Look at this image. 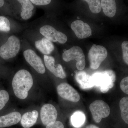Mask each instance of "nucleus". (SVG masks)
Returning <instances> with one entry per match:
<instances>
[{"label":"nucleus","instance_id":"1","mask_svg":"<svg viewBox=\"0 0 128 128\" xmlns=\"http://www.w3.org/2000/svg\"><path fill=\"white\" fill-rule=\"evenodd\" d=\"M33 85L32 74L25 70H21L14 75L12 86L14 94L20 99H25L27 98L28 92Z\"/></svg>","mask_w":128,"mask_h":128},{"label":"nucleus","instance_id":"2","mask_svg":"<svg viewBox=\"0 0 128 128\" xmlns=\"http://www.w3.org/2000/svg\"><path fill=\"white\" fill-rule=\"evenodd\" d=\"M92 77L94 86L104 93L113 87L116 78L115 73L112 70L96 72Z\"/></svg>","mask_w":128,"mask_h":128},{"label":"nucleus","instance_id":"3","mask_svg":"<svg viewBox=\"0 0 128 128\" xmlns=\"http://www.w3.org/2000/svg\"><path fill=\"white\" fill-rule=\"evenodd\" d=\"M20 48V41L14 35L10 36L7 41L0 47V57L4 60L16 57Z\"/></svg>","mask_w":128,"mask_h":128},{"label":"nucleus","instance_id":"4","mask_svg":"<svg viewBox=\"0 0 128 128\" xmlns=\"http://www.w3.org/2000/svg\"><path fill=\"white\" fill-rule=\"evenodd\" d=\"M90 66L93 70L98 68L108 56V51L104 46L94 44L88 53Z\"/></svg>","mask_w":128,"mask_h":128},{"label":"nucleus","instance_id":"5","mask_svg":"<svg viewBox=\"0 0 128 128\" xmlns=\"http://www.w3.org/2000/svg\"><path fill=\"white\" fill-rule=\"evenodd\" d=\"M62 58L64 61L66 62L76 60L77 62L76 67L79 70H82L86 66L85 55L82 49L79 46H73L66 50L63 53Z\"/></svg>","mask_w":128,"mask_h":128},{"label":"nucleus","instance_id":"6","mask_svg":"<svg viewBox=\"0 0 128 128\" xmlns=\"http://www.w3.org/2000/svg\"><path fill=\"white\" fill-rule=\"evenodd\" d=\"M89 109L93 119L97 123L100 122L102 118L108 116L110 114V107L102 100L94 101L90 104Z\"/></svg>","mask_w":128,"mask_h":128},{"label":"nucleus","instance_id":"7","mask_svg":"<svg viewBox=\"0 0 128 128\" xmlns=\"http://www.w3.org/2000/svg\"><path fill=\"white\" fill-rule=\"evenodd\" d=\"M40 32L44 38L52 42L64 44L67 41V37L65 34L57 31L50 25H45L41 27Z\"/></svg>","mask_w":128,"mask_h":128},{"label":"nucleus","instance_id":"8","mask_svg":"<svg viewBox=\"0 0 128 128\" xmlns=\"http://www.w3.org/2000/svg\"><path fill=\"white\" fill-rule=\"evenodd\" d=\"M57 93L62 98L72 102L80 101V96L78 92L70 85L62 82L57 86Z\"/></svg>","mask_w":128,"mask_h":128},{"label":"nucleus","instance_id":"9","mask_svg":"<svg viewBox=\"0 0 128 128\" xmlns=\"http://www.w3.org/2000/svg\"><path fill=\"white\" fill-rule=\"evenodd\" d=\"M23 55L26 62L38 73L41 74L45 73L46 70L43 62L34 50H27L24 52Z\"/></svg>","mask_w":128,"mask_h":128},{"label":"nucleus","instance_id":"10","mask_svg":"<svg viewBox=\"0 0 128 128\" xmlns=\"http://www.w3.org/2000/svg\"><path fill=\"white\" fill-rule=\"evenodd\" d=\"M57 116V110L52 104H46L41 108L40 116L42 123L45 126L56 121Z\"/></svg>","mask_w":128,"mask_h":128},{"label":"nucleus","instance_id":"11","mask_svg":"<svg viewBox=\"0 0 128 128\" xmlns=\"http://www.w3.org/2000/svg\"><path fill=\"white\" fill-rule=\"evenodd\" d=\"M71 28L76 36L80 39L86 38L92 35L90 27L80 20L73 22L71 24Z\"/></svg>","mask_w":128,"mask_h":128},{"label":"nucleus","instance_id":"12","mask_svg":"<svg viewBox=\"0 0 128 128\" xmlns=\"http://www.w3.org/2000/svg\"><path fill=\"white\" fill-rule=\"evenodd\" d=\"M44 64L47 69L54 75L58 78L64 79L66 75L60 64L55 65V59L54 57L48 55L44 56Z\"/></svg>","mask_w":128,"mask_h":128},{"label":"nucleus","instance_id":"13","mask_svg":"<svg viewBox=\"0 0 128 128\" xmlns=\"http://www.w3.org/2000/svg\"><path fill=\"white\" fill-rule=\"evenodd\" d=\"M22 116L19 112H12L0 116V128H5L16 124L20 121Z\"/></svg>","mask_w":128,"mask_h":128},{"label":"nucleus","instance_id":"14","mask_svg":"<svg viewBox=\"0 0 128 128\" xmlns=\"http://www.w3.org/2000/svg\"><path fill=\"white\" fill-rule=\"evenodd\" d=\"M38 118V112L37 110L27 112L21 118V124L24 128H30L36 123Z\"/></svg>","mask_w":128,"mask_h":128},{"label":"nucleus","instance_id":"15","mask_svg":"<svg viewBox=\"0 0 128 128\" xmlns=\"http://www.w3.org/2000/svg\"><path fill=\"white\" fill-rule=\"evenodd\" d=\"M76 78L82 88L86 89L94 86V83L92 76L84 71L76 73Z\"/></svg>","mask_w":128,"mask_h":128},{"label":"nucleus","instance_id":"16","mask_svg":"<svg viewBox=\"0 0 128 128\" xmlns=\"http://www.w3.org/2000/svg\"><path fill=\"white\" fill-rule=\"evenodd\" d=\"M101 7L103 9L104 14L107 16L112 18L114 16L116 11V4L114 0H102Z\"/></svg>","mask_w":128,"mask_h":128},{"label":"nucleus","instance_id":"17","mask_svg":"<svg viewBox=\"0 0 128 128\" xmlns=\"http://www.w3.org/2000/svg\"><path fill=\"white\" fill-rule=\"evenodd\" d=\"M72 125L74 128H81L84 124L86 116L84 113L81 111H76L73 113L70 118Z\"/></svg>","mask_w":128,"mask_h":128},{"label":"nucleus","instance_id":"18","mask_svg":"<svg viewBox=\"0 0 128 128\" xmlns=\"http://www.w3.org/2000/svg\"><path fill=\"white\" fill-rule=\"evenodd\" d=\"M120 108L122 119L126 124H128V97H124L121 99Z\"/></svg>","mask_w":128,"mask_h":128},{"label":"nucleus","instance_id":"19","mask_svg":"<svg viewBox=\"0 0 128 128\" xmlns=\"http://www.w3.org/2000/svg\"><path fill=\"white\" fill-rule=\"evenodd\" d=\"M89 5V9L92 13L97 14L101 10L100 1L99 0H86Z\"/></svg>","mask_w":128,"mask_h":128},{"label":"nucleus","instance_id":"20","mask_svg":"<svg viewBox=\"0 0 128 128\" xmlns=\"http://www.w3.org/2000/svg\"><path fill=\"white\" fill-rule=\"evenodd\" d=\"M10 30V23L9 19L3 16H0V32H8Z\"/></svg>","mask_w":128,"mask_h":128},{"label":"nucleus","instance_id":"21","mask_svg":"<svg viewBox=\"0 0 128 128\" xmlns=\"http://www.w3.org/2000/svg\"><path fill=\"white\" fill-rule=\"evenodd\" d=\"M9 99L8 92L6 90H0V110L4 107Z\"/></svg>","mask_w":128,"mask_h":128},{"label":"nucleus","instance_id":"22","mask_svg":"<svg viewBox=\"0 0 128 128\" xmlns=\"http://www.w3.org/2000/svg\"><path fill=\"white\" fill-rule=\"evenodd\" d=\"M35 45L37 49L44 55H49L51 54L45 47L41 40L36 41L35 43Z\"/></svg>","mask_w":128,"mask_h":128},{"label":"nucleus","instance_id":"23","mask_svg":"<svg viewBox=\"0 0 128 128\" xmlns=\"http://www.w3.org/2000/svg\"><path fill=\"white\" fill-rule=\"evenodd\" d=\"M123 52V58L124 61L127 65L128 64V42L124 41L121 44Z\"/></svg>","mask_w":128,"mask_h":128},{"label":"nucleus","instance_id":"24","mask_svg":"<svg viewBox=\"0 0 128 128\" xmlns=\"http://www.w3.org/2000/svg\"><path fill=\"white\" fill-rule=\"evenodd\" d=\"M18 2L20 3L22 9H28L32 10L34 9V6L32 3L29 0H19Z\"/></svg>","mask_w":128,"mask_h":128},{"label":"nucleus","instance_id":"25","mask_svg":"<svg viewBox=\"0 0 128 128\" xmlns=\"http://www.w3.org/2000/svg\"><path fill=\"white\" fill-rule=\"evenodd\" d=\"M41 40L47 49L50 53L52 52L54 50V46L52 42L44 37Z\"/></svg>","mask_w":128,"mask_h":128},{"label":"nucleus","instance_id":"26","mask_svg":"<svg viewBox=\"0 0 128 128\" xmlns=\"http://www.w3.org/2000/svg\"><path fill=\"white\" fill-rule=\"evenodd\" d=\"M120 87L122 91L125 94H128V77H125L121 81Z\"/></svg>","mask_w":128,"mask_h":128},{"label":"nucleus","instance_id":"27","mask_svg":"<svg viewBox=\"0 0 128 128\" xmlns=\"http://www.w3.org/2000/svg\"><path fill=\"white\" fill-rule=\"evenodd\" d=\"M32 12L31 10L22 9L21 12V16L24 20H27L32 17Z\"/></svg>","mask_w":128,"mask_h":128},{"label":"nucleus","instance_id":"28","mask_svg":"<svg viewBox=\"0 0 128 128\" xmlns=\"http://www.w3.org/2000/svg\"><path fill=\"white\" fill-rule=\"evenodd\" d=\"M46 128H64V126L62 122L56 121L48 124Z\"/></svg>","mask_w":128,"mask_h":128},{"label":"nucleus","instance_id":"29","mask_svg":"<svg viewBox=\"0 0 128 128\" xmlns=\"http://www.w3.org/2000/svg\"><path fill=\"white\" fill-rule=\"evenodd\" d=\"M30 1L32 4L38 6H46L50 4V0H31Z\"/></svg>","mask_w":128,"mask_h":128},{"label":"nucleus","instance_id":"30","mask_svg":"<svg viewBox=\"0 0 128 128\" xmlns=\"http://www.w3.org/2000/svg\"><path fill=\"white\" fill-rule=\"evenodd\" d=\"M86 128H99L98 126L94 125V124H90L86 126Z\"/></svg>","mask_w":128,"mask_h":128},{"label":"nucleus","instance_id":"31","mask_svg":"<svg viewBox=\"0 0 128 128\" xmlns=\"http://www.w3.org/2000/svg\"><path fill=\"white\" fill-rule=\"evenodd\" d=\"M4 1L2 0H0V9L4 6Z\"/></svg>","mask_w":128,"mask_h":128}]
</instances>
